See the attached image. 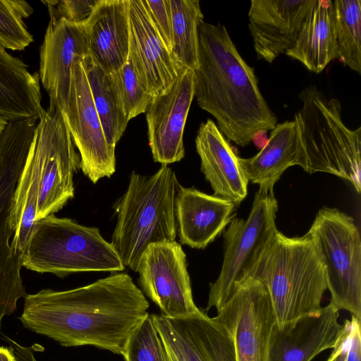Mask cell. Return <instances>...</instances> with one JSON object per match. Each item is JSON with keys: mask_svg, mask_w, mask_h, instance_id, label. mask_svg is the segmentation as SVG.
I'll use <instances>...</instances> for the list:
<instances>
[{"mask_svg": "<svg viewBox=\"0 0 361 361\" xmlns=\"http://www.w3.org/2000/svg\"><path fill=\"white\" fill-rule=\"evenodd\" d=\"M149 307L128 274L112 272L71 290L27 293L18 319L25 329L62 346L91 345L122 355L128 336Z\"/></svg>", "mask_w": 361, "mask_h": 361, "instance_id": "obj_1", "label": "cell"}, {"mask_svg": "<svg viewBox=\"0 0 361 361\" xmlns=\"http://www.w3.org/2000/svg\"><path fill=\"white\" fill-rule=\"evenodd\" d=\"M195 96L226 138L245 147L255 133L272 130L277 118L263 97L255 70L240 55L224 25L202 21Z\"/></svg>", "mask_w": 361, "mask_h": 361, "instance_id": "obj_2", "label": "cell"}, {"mask_svg": "<svg viewBox=\"0 0 361 361\" xmlns=\"http://www.w3.org/2000/svg\"><path fill=\"white\" fill-rule=\"evenodd\" d=\"M80 168L71 133L59 110L44 109L13 195L11 247L23 255L34 222L54 214L74 197Z\"/></svg>", "mask_w": 361, "mask_h": 361, "instance_id": "obj_3", "label": "cell"}, {"mask_svg": "<svg viewBox=\"0 0 361 361\" xmlns=\"http://www.w3.org/2000/svg\"><path fill=\"white\" fill-rule=\"evenodd\" d=\"M180 186L167 165L152 176L131 173L126 191L113 206L117 220L111 243L125 267L136 271L149 245L175 241L174 202Z\"/></svg>", "mask_w": 361, "mask_h": 361, "instance_id": "obj_4", "label": "cell"}, {"mask_svg": "<svg viewBox=\"0 0 361 361\" xmlns=\"http://www.w3.org/2000/svg\"><path fill=\"white\" fill-rule=\"evenodd\" d=\"M254 276L267 289L278 327L322 307L325 269L307 233L290 238L278 231Z\"/></svg>", "mask_w": 361, "mask_h": 361, "instance_id": "obj_5", "label": "cell"}, {"mask_svg": "<svg viewBox=\"0 0 361 361\" xmlns=\"http://www.w3.org/2000/svg\"><path fill=\"white\" fill-rule=\"evenodd\" d=\"M302 107L295 115L302 150L300 167L349 181L361 190V127L350 130L341 119V105L328 99L317 86L299 94Z\"/></svg>", "mask_w": 361, "mask_h": 361, "instance_id": "obj_6", "label": "cell"}, {"mask_svg": "<svg viewBox=\"0 0 361 361\" xmlns=\"http://www.w3.org/2000/svg\"><path fill=\"white\" fill-rule=\"evenodd\" d=\"M22 265L61 278L78 272H117L126 268L99 228L54 214L34 222L22 255Z\"/></svg>", "mask_w": 361, "mask_h": 361, "instance_id": "obj_7", "label": "cell"}, {"mask_svg": "<svg viewBox=\"0 0 361 361\" xmlns=\"http://www.w3.org/2000/svg\"><path fill=\"white\" fill-rule=\"evenodd\" d=\"M307 233L324 267L330 303L361 321V240L353 219L325 207Z\"/></svg>", "mask_w": 361, "mask_h": 361, "instance_id": "obj_8", "label": "cell"}, {"mask_svg": "<svg viewBox=\"0 0 361 361\" xmlns=\"http://www.w3.org/2000/svg\"><path fill=\"white\" fill-rule=\"evenodd\" d=\"M36 123L8 121L0 135V329L4 316L27 295L21 276L22 255L11 247L10 214L13 195L33 140Z\"/></svg>", "mask_w": 361, "mask_h": 361, "instance_id": "obj_9", "label": "cell"}, {"mask_svg": "<svg viewBox=\"0 0 361 361\" xmlns=\"http://www.w3.org/2000/svg\"><path fill=\"white\" fill-rule=\"evenodd\" d=\"M278 202L274 193L258 190L246 220L233 218L224 235V252L219 277L209 285L205 311H216L226 302L235 285L254 276L278 230Z\"/></svg>", "mask_w": 361, "mask_h": 361, "instance_id": "obj_10", "label": "cell"}, {"mask_svg": "<svg viewBox=\"0 0 361 361\" xmlns=\"http://www.w3.org/2000/svg\"><path fill=\"white\" fill-rule=\"evenodd\" d=\"M60 112L79 152L83 173L93 183L109 178L116 171V148L105 137L82 59L73 63L69 94Z\"/></svg>", "mask_w": 361, "mask_h": 361, "instance_id": "obj_11", "label": "cell"}, {"mask_svg": "<svg viewBox=\"0 0 361 361\" xmlns=\"http://www.w3.org/2000/svg\"><path fill=\"white\" fill-rule=\"evenodd\" d=\"M212 318L233 336L236 361H269V334L275 317L267 289L257 277L235 285Z\"/></svg>", "mask_w": 361, "mask_h": 361, "instance_id": "obj_12", "label": "cell"}, {"mask_svg": "<svg viewBox=\"0 0 361 361\" xmlns=\"http://www.w3.org/2000/svg\"><path fill=\"white\" fill-rule=\"evenodd\" d=\"M136 271L142 293L159 307L162 316L183 318L199 311L193 300L186 255L176 240L149 245Z\"/></svg>", "mask_w": 361, "mask_h": 361, "instance_id": "obj_13", "label": "cell"}, {"mask_svg": "<svg viewBox=\"0 0 361 361\" xmlns=\"http://www.w3.org/2000/svg\"><path fill=\"white\" fill-rule=\"evenodd\" d=\"M194 97V71L183 67L171 85L153 97L146 111V120L149 145L155 162L168 165L184 157V128Z\"/></svg>", "mask_w": 361, "mask_h": 361, "instance_id": "obj_14", "label": "cell"}, {"mask_svg": "<svg viewBox=\"0 0 361 361\" xmlns=\"http://www.w3.org/2000/svg\"><path fill=\"white\" fill-rule=\"evenodd\" d=\"M151 317L166 349L178 361H236L233 336L205 312L176 319Z\"/></svg>", "mask_w": 361, "mask_h": 361, "instance_id": "obj_15", "label": "cell"}, {"mask_svg": "<svg viewBox=\"0 0 361 361\" xmlns=\"http://www.w3.org/2000/svg\"><path fill=\"white\" fill-rule=\"evenodd\" d=\"M89 56L86 25L50 19L39 49V81L49 95V110L63 109L69 94L71 69Z\"/></svg>", "mask_w": 361, "mask_h": 361, "instance_id": "obj_16", "label": "cell"}, {"mask_svg": "<svg viewBox=\"0 0 361 361\" xmlns=\"http://www.w3.org/2000/svg\"><path fill=\"white\" fill-rule=\"evenodd\" d=\"M338 310L329 303L319 311L278 327L272 325L269 361H311L325 350L334 348L343 333Z\"/></svg>", "mask_w": 361, "mask_h": 361, "instance_id": "obj_17", "label": "cell"}, {"mask_svg": "<svg viewBox=\"0 0 361 361\" xmlns=\"http://www.w3.org/2000/svg\"><path fill=\"white\" fill-rule=\"evenodd\" d=\"M314 0H252L249 30L258 59L271 63L295 44Z\"/></svg>", "mask_w": 361, "mask_h": 361, "instance_id": "obj_18", "label": "cell"}, {"mask_svg": "<svg viewBox=\"0 0 361 361\" xmlns=\"http://www.w3.org/2000/svg\"><path fill=\"white\" fill-rule=\"evenodd\" d=\"M128 15L129 55L154 97L171 85L183 67L158 35L141 0H128Z\"/></svg>", "mask_w": 361, "mask_h": 361, "instance_id": "obj_19", "label": "cell"}, {"mask_svg": "<svg viewBox=\"0 0 361 361\" xmlns=\"http://www.w3.org/2000/svg\"><path fill=\"white\" fill-rule=\"evenodd\" d=\"M235 207L220 197L180 185L174 202L180 243L192 248L206 247L231 222Z\"/></svg>", "mask_w": 361, "mask_h": 361, "instance_id": "obj_20", "label": "cell"}, {"mask_svg": "<svg viewBox=\"0 0 361 361\" xmlns=\"http://www.w3.org/2000/svg\"><path fill=\"white\" fill-rule=\"evenodd\" d=\"M195 146L201 171L214 195L239 206L247 196L249 181L238 163V156L212 120L200 124Z\"/></svg>", "mask_w": 361, "mask_h": 361, "instance_id": "obj_21", "label": "cell"}, {"mask_svg": "<svg viewBox=\"0 0 361 361\" xmlns=\"http://www.w3.org/2000/svg\"><path fill=\"white\" fill-rule=\"evenodd\" d=\"M85 25L89 56L108 73L118 71L129 54L128 0H99Z\"/></svg>", "mask_w": 361, "mask_h": 361, "instance_id": "obj_22", "label": "cell"}, {"mask_svg": "<svg viewBox=\"0 0 361 361\" xmlns=\"http://www.w3.org/2000/svg\"><path fill=\"white\" fill-rule=\"evenodd\" d=\"M238 163L248 181L259 189L274 193V186L289 167L301 166L302 150L295 120L278 123L266 145L254 157L240 158Z\"/></svg>", "mask_w": 361, "mask_h": 361, "instance_id": "obj_23", "label": "cell"}, {"mask_svg": "<svg viewBox=\"0 0 361 361\" xmlns=\"http://www.w3.org/2000/svg\"><path fill=\"white\" fill-rule=\"evenodd\" d=\"M39 82V74L0 42V116L8 121L39 118L44 111Z\"/></svg>", "mask_w": 361, "mask_h": 361, "instance_id": "obj_24", "label": "cell"}, {"mask_svg": "<svg viewBox=\"0 0 361 361\" xmlns=\"http://www.w3.org/2000/svg\"><path fill=\"white\" fill-rule=\"evenodd\" d=\"M285 54L315 73L336 59L332 0H314L294 46Z\"/></svg>", "mask_w": 361, "mask_h": 361, "instance_id": "obj_25", "label": "cell"}, {"mask_svg": "<svg viewBox=\"0 0 361 361\" xmlns=\"http://www.w3.org/2000/svg\"><path fill=\"white\" fill-rule=\"evenodd\" d=\"M93 102L108 142L116 148L127 127L128 119L110 73L90 56L82 59Z\"/></svg>", "mask_w": 361, "mask_h": 361, "instance_id": "obj_26", "label": "cell"}, {"mask_svg": "<svg viewBox=\"0 0 361 361\" xmlns=\"http://www.w3.org/2000/svg\"><path fill=\"white\" fill-rule=\"evenodd\" d=\"M172 20L171 53L178 64L195 70L198 65V27L204 20L197 0H169Z\"/></svg>", "mask_w": 361, "mask_h": 361, "instance_id": "obj_27", "label": "cell"}, {"mask_svg": "<svg viewBox=\"0 0 361 361\" xmlns=\"http://www.w3.org/2000/svg\"><path fill=\"white\" fill-rule=\"evenodd\" d=\"M336 59L361 74V1L334 0Z\"/></svg>", "mask_w": 361, "mask_h": 361, "instance_id": "obj_28", "label": "cell"}, {"mask_svg": "<svg viewBox=\"0 0 361 361\" xmlns=\"http://www.w3.org/2000/svg\"><path fill=\"white\" fill-rule=\"evenodd\" d=\"M110 74L128 119L145 113L153 96L129 54L126 62Z\"/></svg>", "mask_w": 361, "mask_h": 361, "instance_id": "obj_29", "label": "cell"}, {"mask_svg": "<svg viewBox=\"0 0 361 361\" xmlns=\"http://www.w3.org/2000/svg\"><path fill=\"white\" fill-rule=\"evenodd\" d=\"M34 13L30 4L23 0H0V42L12 51H23L34 38L25 24Z\"/></svg>", "mask_w": 361, "mask_h": 361, "instance_id": "obj_30", "label": "cell"}, {"mask_svg": "<svg viewBox=\"0 0 361 361\" xmlns=\"http://www.w3.org/2000/svg\"><path fill=\"white\" fill-rule=\"evenodd\" d=\"M121 355L125 361H169L151 314H148L131 331Z\"/></svg>", "mask_w": 361, "mask_h": 361, "instance_id": "obj_31", "label": "cell"}, {"mask_svg": "<svg viewBox=\"0 0 361 361\" xmlns=\"http://www.w3.org/2000/svg\"><path fill=\"white\" fill-rule=\"evenodd\" d=\"M49 11L50 19L85 23L90 18L99 0L42 1Z\"/></svg>", "mask_w": 361, "mask_h": 361, "instance_id": "obj_32", "label": "cell"}, {"mask_svg": "<svg viewBox=\"0 0 361 361\" xmlns=\"http://www.w3.org/2000/svg\"><path fill=\"white\" fill-rule=\"evenodd\" d=\"M152 25L171 52L172 48V20L169 0H141Z\"/></svg>", "mask_w": 361, "mask_h": 361, "instance_id": "obj_33", "label": "cell"}, {"mask_svg": "<svg viewBox=\"0 0 361 361\" xmlns=\"http://www.w3.org/2000/svg\"><path fill=\"white\" fill-rule=\"evenodd\" d=\"M360 322L356 317H351L350 345L346 361H361Z\"/></svg>", "mask_w": 361, "mask_h": 361, "instance_id": "obj_34", "label": "cell"}, {"mask_svg": "<svg viewBox=\"0 0 361 361\" xmlns=\"http://www.w3.org/2000/svg\"><path fill=\"white\" fill-rule=\"evenodd\" d=\"M343 334L326 361H346L350 345V320L346 319Z\"/></svg>", "mask_w": 361, "mask_h": 361, "instance_id": "obj_35", "label": "cell"}, {"mask_svg": "<svg viewBox=\"0 0 361 361\" xmlns=\"http://www.w3.org/2000/svg\"><path fill=\"white\" fill-rule=\"evenodd\" d=\"M10 345L13 347L17 361H37L35 357V352L43 351L41 345L35 343L31 346H23L13 339L9 341Z\"/></svg>", "mask_w": 361, "mask_h": 361, "instance_id": "obj_36", "label": "cell"}, {"mask_svg": "<svg viewBox=\"0 0 361 361\" xmlns=\"http://www.w3.org/2000/svg\"><path fill=\"white\" fill-rule=\"evenodd\" d=\"M251 142H253L255 145L261 150L268 142L267 131L259 130L255 133Z\"/></svg>", "mask_w": 361, "mask_h": 361, "instance_id": "obj_37", "label": "cell"}, {"mask_svg": "<svg viewBox=\"0 0 361 361\" xmlns=\"http://www.w3.org/2000/svg\"><path fill=\"white\" fill-rule=\"evenodd\" d=\"M0 361H17L13 347H0Z\"/></svg>", "mask_w": 361, "mask_h": 361, "instance_id": "obj_38", "label": "cell"}, {"mask_svg": "<svg viewBox=\"0 0 361 361\" xmlns=\"http://www.w3.org/2000/svg\"><path fill=\"white\" fill-rule=\"evenodd\" d=\"M166 350L169 361H178L177 359L174 357V355L171 352H169L167 349H166Z\"/></svg>", "mask_w": 361, "mask_h": 361, "instance_id": "obj_39", "label": "cell"}]
</instances>
